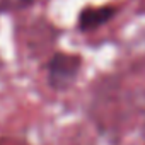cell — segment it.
<instances>
[{"label": "cell", "mask_w": 145, "mask_h": 145, "mask_svg": "<svg viewBox=\"0 0 145 145\" xmlns=\"http://www.w3.org/2000/svg\"><path fill=\"white\" fill-rule=\"evenodd\" d=\"M82 68V56L56 51L46 63L48 86L53 91H67L79 77Z\"/></svg>", "instance_id": "1"}, {"label": "cell", "mask_w": 145, "mask_h": 145, "mask_svg": "<svg viewBox=\"0 0 145 145\" xmlns=\"http://www.w3.org/2000/svg\"><path fill=\"white\" fill-rule=\"evenodd\" d=\"M116 14H118V7H114V5H99V7L87 5L79 12L77 27L80 33L94 31V29L108 24Z\"/></svg>", "instance_id": "2"}, {"label": "cell", "mask_w": 145, "mask_h": 145, "mask_svg": "<svg viewBox=\"0 0 145 145\" xmlns=\"http://www.w3.org/2000/svg\"><path fill=\"white\" fill-rule=\"evenodd\" d=\"M33 4L34 0H0V14L19 12V10L29 9Z\"/></svg>", "instance_id": "3"}]
</instances>
